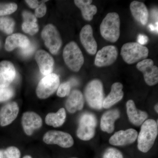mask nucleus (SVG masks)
Wrapping results in <instances>:
<instances>
[{"label":"nucleus","mask_w":158,"mask_h":158,"mask_svg":"<svg viewBox=\"0 0 158 158\" xmlns=\"http://www.w3.org/2000/svg\"><path fill=\"white\" fill-rule=\"evenodd\" d=\"M43 141L46 144H56L64 148H70L74 144L73 138L69 134L60 131H49L44 135Z\"/></svg>","instance_id":"1a4fd4ad"},{"label":"nucleus","mask_w":158,"mask_h":158,"mask_svg":"<svg viewBox=\"0 0 158 158\" xmlns=\"http://www.w3.org/2000/svg\"><path fill=\"white\" fill-rule=\"evenodd\" d=\"M118 55V50L116 46H106L97 53L94 64L99 67L109 66L116 61Z\"/></svg>","instance_id":"9b49d317"},{"label":"nucleus","mask_w":158,"mask_h":158,"mask_svg":"<svg viewBox=\"0 0 158 158\" xmlns=\"http://www.w3.org/2000/svg\"><path fill=\"white\" fill-rule=\"evenodd\" d=\"M16 76L14 65L9 61L0 62V88H7L13 81Z\"/></svg>","instance_id":"2eb2a0df"},{"label":"nucleus","mask_w":158,"mask_h":158,"mask_svg":"<svg viewBox=\"0 0 158 158\" xmlns=\"http://www.w3.org/2000/svg\"><path fill=\"white\" fill-rule=\"evenodd\" d=\"M17 8V4L15 3H0V16L12 14Z\"/></svg>","instance_id":"c85d7f7f"},{"label":"nucleus","mask_w":158,"mask_h":158,"mask_svg":"<svg viewBox=\"0 0 158 158\" xmlns=\"http://www.w3.org/2000/svg\"><path fill=\"white\" fill-rule=\"evenodd\" d=\"M130 10L135 19L143 25L147 23L149 13L144 3L138 1H133L130 4Z\"/></svg>","instance_id":"a211bd4d"},{"label":"nucleus","mask_w":158,"mask_h":158,"mask_svg":"<svg viewBox=\"0 0 158 158\" xmlns=\"http://www.w3.org/2000/svg\"><path fill=\"white\" fill-rule=\"evenodd\" d=\"M48 1H42V2L35 9V16L36 18H41L45 15L47 11V7L45 2Z\"/></svg>","instance_id":"473e14b6"},{"label":"nucleus","mask_w":158,"mask_h":158,"mask_svg":"<svg viewBox=\"0 0 158 158\" xmlns=\"http://www.w3.org/2000/svg\"><path fill=\"white\" fill-rule=\"evenodd\" d=\"M14 92L11 87L0 88V102L6 101L13 96Z\"/></svg>","instance_id":"c756f323"},{"label":"nucleus","mask_w":158,"mask_h":158,"mask_svg":"<svg viewBox=\"0 0 158 158\" xmlns=\"http://www.w3.org/2000/svg\"><path fill=\"white\" fill-rule=\"evenodd\" d=\"M60 84L59 77L51 73L43 78L36 89L37 96L40 99H45L53 94L59 88Z\"/></svg>","instance_id":"6e6552de"},{"label":"nucleus","mask_w":158,"mask_h":158,"mask_svg":"<svg viewBox=\"0 0 158 158\" xmlns=\"http://www.w3.org/2000/svg\"><path fill=\"white\" fill-rule=\"evenodd\" d=\"M23 128L28 135H32L35 130L38 129L42 125L41 117L34 112L24 113L22 118Z\"/></svg>","instance_id":"4468645a"},{"label":"nucleus","mask_w":158,"mask_h":158,"mask_svg":"<svg viewBox=\"0 0 158 158\" xmlns=\"http://www.w3.org/2000/svg\"><path fill=\"white\" fill-rule=\"evenodd\" d=\"M84 98L81 91L74 90L69 94L65 103V107L69 112L73 113L81 110L84 107Z\"/></svg>","instance_id":"4be33fe9"},{"label":"nucleus","mask_w":158,"mask_h":158,"mask_svg":"<svg viewBox=\"0 0 158 158\" xmlns=\"http://www.w3.org/2000/svg\"><path fill=\"white\" fill-rule=\"evenodd\" d=\"M34 50H35V47L34 44H31L27 48H21L20 52L23 56H27L33 53Z\"/></svg>","instance_id":"72a5a7b5"},{"label":"nucleus","mask_w":158,"mask_h":158,"mask_svg":"<svg viewBox=\"0 0 158 158\" xmlns=\"http://www.w3.org/2000/svg\"><path fill=\"white\" fill-rule=\"evenodd\" d=\"M24 21L22 28L23 31L31 35H34L39 31L37 18L31 12L25 11L23 13Z\"/></svg>","instance_id":"b1692460"},{"label":"nucleus","mask_w":158,"mask_h":158,"mask_svg":"<svg viewBox=\"0 0 158 158\" xmlns=\"http://www.w3.org/2000/svg\"><path fill=\"white\" fill-rule=\"evenodd\" d=\"M82 45L86 51L91 55H95L97 50V44L93 36V29L90 25L82 28L80 34Z\"/></svg>","instance_id":"ddd939ff"},{"label":"nucleus","mask_w":158,"mask_h":158,"mask_svg":"<svg viewBox=\"0 0 158 158\" xmlns=\"http://www.w3.org/2000/svg\"><path fill=\"white\" fill-rule=\"evenodd\" d=\"M123 85L119 82H116L112 85L111 92L104 99L103 108L108 109L120 101L123 98L124 93L123 91Z\"/></svg>","instance_id":"412c9836"},{"label":"nucleus","mask_w":158,"mask_h":158,"mask_svg":"<svg viewBox=\"0 0 158 158\" xmlns=\"http://www.w3.org/2000/svg\"><path fill=\"white\" fill-rule=\"evenodd\" d=\"M126 106L129 119L135 125H141L148 116L146 112L138 110L136 108L135 102L132 100L127 102Z\"/></svg>","instance_id":"aec40b11"},{"label":"nucleus","mask_w":158,"mask_h":158,"mask_svg":"<svg viewBox=\"0 0 158 158\" xmlns=\"http://www.w3.org/2000/svg\"><path fill=\"white\" fill-rule=\"evenodd\" d=\"M92 0H75L76 6L81 11L84 19L90 21L93 19L94 15L97 12V8L94 5H91Z\"/></svg>","instance_id":"393cba45"},{"label":"nucleus","mask_w":158,"mask_h":158,"mask_svg":"<svg viewBox=\"0 0 158 158\" xmlns=\"http://www.w3.org/2000/svg\"><path fill=\"white\" fill-rule=\"evenodd\" d=\"M15 22L10 17L0 18V31L7 34H11L14 31Z\"/></svg>","instance_id":"bb28decb"},{"label":"nucleus","mask_w":158,"mask_h":158,"mask_svg":"<svg viewBox=\"0 0 158 158\" xmlns=\"http://www.w3.org/2000/svg\"><path fill=\"white\" fill-rule=\"evenodd\" d=\"M103 158H123L121 152L114 148H110L105 152Z\"/></svg>","instance_id":"2f4dec72"},{"label":"nucleus","mask_w":158,"mask_h":158,"mask_svg":"<svg viewBox=\"0 0 158 158\" xmlns=\"http://www.w3.org/2000/svg\"><path fill=\"white\" fill-rule=\"evenodd\" d=\"M66 118V112L64 108H61L56 113H49L45 118V122L48 125L55 127L61 126Z\"/></svg>","instance_id":"a878e982"},{"label":"nucleus","mask_w":158,"mask_h":158,"mask_svg":"<svg viewBox=\"0 0 158 158\" xmlns=\"http://www.w3.org/2000/svg\"><path fill=\"white\" fill-rule=\"evenodd\" d=\"M19 112L17 103L11 102L4 106L0 110V124L2 126L9 125L16 118Z\"/></svg>","instance_id":"f3484780"},{"label":"nucleus","mask_w":158,"mask_h":158,"mask_svg":"<svg viewBox=\"0 0 158 158\" xmlns=\"http://www.w3.org/2000/svg\"><path fill=\"white\" fill-rule=\"evenodd\" d=\"M85 96L91 108L95 110L102 109L105 99L102 82L98 79L89 82L85 88Z\"/></svg>","instance_id":"20e7f679"},{"label":"nucleus","mask_w":158,"mask_h":158,"mask_svg":"<svg viewBox=\"0 0 158 158\" xmlns=\"http://www.w3.org/2000/svg\"><path fill=\"white\" fill-rule=\"evenodd\" d=\"M148 41V38L143 34H139L138 37V42L141 45L146 44Z\"/></svg>","instance_id":"c9c22d12"},{"label":"nucleus","mask_w":158,"mask_h":158,"mask_svg":"<svg viewBox=\"0 0 158 158\" xmlns=\"http://www.w3.org/2000/svg\"><path fill=\"white\" fill-rule=\"evenodd\" d=\"M41 35L46 46L51 53L56 55L62 47V40L56 27L52 24H48L42 30Z\"/></svg>","instance_id":"423d86ee"},{"label":"nucleus","mask_w":158,"mask_h":158,"mask_svg":"<svg viewBox=\"0 0 158 158\" xmlns=\"http://www.w3.org/2000/svg\"><path fill=\"white\" fill-rule=\"evenodd\" d=\"M138 136V132L133 129L116 132L110 139V143L115 146H123L135 142Z\"/></svg>","instance_id":"f8f14e48"},{"label":"nucleus","mask_w":158,"mask_h":158,"mask_svg":"<svg viewBox=\"0 0 158 158\" xmlns=\"http://www.w3.org/2000/svg\"><path fill=\"white\" fill-rule=\"evenodd\" d=\"M149 50L147 47L136 42L125 44L121 49L123 59L125 62L129 64L140 62L146 59Z\"/></svg>","instance_id":"7ed1b4c3"},{"label":"nucleus","mask_w":158,"mask_h":158,"mask_svg":"<svg viewBox=\"0 0 158 158\" xmlns=\"http://www.w3.org/2000/svg\"><path fill=\"white\" fill-rule=\"evenodd\" d=\"M97 121L93 114L86 113L83 114L79 122L77 130V136L81 140L88 141L94 137Z\"/></svg>","instance_id":"0eeeda50"},{"label":"nucleus","mask_w":158,"mask_h":158,"mask_svg":"<svg viewBox=\"0 0 158 158\" xmlns=\"http://www.w3.org/2000/svg\"><path fill=\"white\" fill-rule=\"evenodd\" d=\"M149 27L151 31H157L158 32V26H155L152 24H150L149 25Z\"/></svg>","instance_id":"e433bc0d"},{"label":"nucleus","mask_w":158,"mask_h":158,"mask_svg":"<svg viewBox=\"0 0 158 158\" xmlns=\"http://www.w3.org/2000/svg\"><path fill=\"white\" fill-rule=\"evenodd\" d=\"M158 104H156V105L155 106V110L156 112H157V113H158Z\"/></svg>","instance_id":"4c0bfd02"},{"label":"nucleus","mask_w":158,"mask_h":158,"mask_svg":"<svg viewBox=\"0 0 158 158\" xmlns=\"http://www.w3.org/2000/svg\"><path fill=\"white\" fill-rule=\"evenodd\" d=\"M158 133V124L155 120L148 119L144 122L138 136V149L141 152H147L154 144Z\"/></svg>","instance_id":"f257e3e1"},{"label":"nucleus","mask_w":158,"mask_h":158,"mask_svg":"<svg viewBox=\"0 0 158 158\" xmlns=\"http://www.w3.org/2000/svg\"><path fill=\"white\" fill-rule=\"evenodd\" d=\"M25 2L31 8L36 9L41 4L42 1H36V0H28L27 1V0Z\"/></svg>","instance_id":"f704fd0d"},{"label":"nucleus","mask_w":158,"mask_h":158,"mask_svg":"<svg viewBox=\"0 0 158 158\" xmlns=\"http://www.w3.org/2000/svg\"></svg>","instance_id":"ea45409f"},{"label":"nucleus","mask_w":158,"mask_h":158,"mask_svg":"<svg viewBox=\"0 0 158 158\" xmlns=\"http://www.w3.org/2000/svg\"><path fill=\"white\" fill-rule=\"evenodd\" d=\"M63 57L66 65L74 72L81 69L85 61L81 49L74 41L69 42L65 46L63 50Z\"/></svg>","instance_id":"39448f33"},{"label":"nucleus","mask_w":158,"mask_h":158,"mask_svg":"<svg viewBox=\"0 0 158 158\" xmlns=\"http://www.w3.org/2000/svg\"><path fill=\"white\" fill-rule=\"evenodd\" d=\"M31 44L28 37L23 34L17 33L9 36L6 39L5 49L10 52L17 48H25Z\"/></svg>","instance_id":"6ab92c4d"},{"label":"nucleus","mask_w":158,"mask_h":158,"mask_svg":"<svg viewBox=\"0 0 158 158\" xmlns=\"http://www.w3.org/2000/svg\"><path fill=\"white\" fill-rule=\"evenodd\" d=\"M120 27L119 15L116 12H110L106 15L101 24V34L107 41L116 42L120 36Z\"/></svg>","instance_id":"f03ea898"},{"label":"nucleus","mask_w":158,"mask_h":158,"mask_svg":"<svg viewBox=\"0 0 158 158\" xmlns=\"http://www.w3.org/2000/svg\"><path fill=\"white\" fill-rule=\"evenodd\" d=\"M21 153L17 148L11 146L5 150H0V158H20Z\"/></svg>","instance_id":"cd10ccee"},{"label":"nucleus","mask_w":158,"mask_h":158,"mask_svg":"<svg viewBox=\"0 0 158 158\" xmlns=\"http://www.w3.org/2000/svg\"><path fill=\"white\" fill-rule=\"evenodd\" d=\"M35 59L42 74L47 76L52 73L54 69V60L47 52L43 50L37 51Z\"/></svg>","instance_id":"dca6fc26"},{"label":"nucleus","mask_w":158,"mask_h":158,"mask_svg":"<svg viewBox=\"0 0 158 158\" xmlns=\"http://www.w3.org/2000/svg\"><path fill=\"white\" fill-rule=\"evenodd\" d=\"M70 84L69 82H65L61 84L58 88L57 94L59 97H64L69 95L70 92Z\"/></svg>","instance_id":"7c9ffc66"},{"label":"nucleus","mask_w":158,"mask_h":158,"mask_svg":"<svg viewBox=\"0 0 158 158\" xmlns=\"http://www.w3.org/2000/svg\"><path fill=\"white\" fill-rule=\"evenodd\" d=\"M120 116V113L117 110H113L106 112L102 116L101 128L102 131L112 133L114 130V123Z\"/></svg>","instance_id":"5701e85b"},{"label":"nucleus","mask_w":158,"mask_h":158,"mask_svg":"<svg viewBox=\"0 0 158 158\" xmlns=\"http://www.w3.org/2000/svg\"><path fill=\"white\" fill-rule=\"evenodd\" d=\"M23 158H32L31 157V156H25Z\"/></svg>","instance_id":"58836bf2"},{"label":"nucleus","mask_w":158,"mask_h":158,"mask_svg":"<svg viewBox=\"0 0 158 158\" xmlns=\"http://www.w3.org/2000/svg\"><path fill=\"white\" fill-rule=\"evenodd\" d=\"M137 68L144 75L146 84L149 86L156 85L158 82V69L154 65L152 59H145L137 64Z\"/></svg>","instance_id":"9d476101"}]
</instances>
